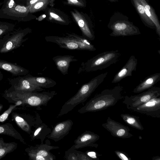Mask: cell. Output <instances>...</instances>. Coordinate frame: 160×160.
Instances as JSON below:
<instances>
[{"label": "cell", "mask_w": 160, "mask_h": 160, "mask_svg": "<svg viewBox=\"0 0 160 160\" xmlns=\"http://www.w3.org/2000/svg\"><path fill=\"white\" fill-rule=\"evenodd\" d=\"M14 117L17 125L23 130L30 134L31 132L30 128L26 120L18 115H14Z\"/></svg>", "instance_id": "obj_29"}, {"label": "cell", "mask_w": 160, "mask_h": 160, "mask_svg": "<svg viewBox=\"0 0 160 160\" xmlns=\"http://www.w3.org/2000/svg\"><path fill=\"white\" fill-rule=\"evenodd\" d=\"M57 94L55 91L42 92L15 90L10 89L6 90L5 98L9 102L15 103L20 101L21 105L27 104L32 106H46L48 102Z\"/></svg>", "instance_id": "obj_2"}, {"label": "cell", "mask_w": 160, "mask_h": 160, "mask_svg": "<svg viewBox=\"0 0 160 160\" xmlns=\"http://www.w3.org/2000/svg\"><path fill=\"white\" fill-rule=\"evenodd\" d=\"M138 64V59L133 55H131L123 67L115 74L112 83H116L124 78L131 76L132 73L135 71Z\"/></svg>", "instance_id": "obj_14"}, {"label": "cell", "mask_w": 160, "mask_h": 160, "mask_svg": "<svg viewBox=\"0 0 160 160\" xmlns=\"http://www.w3.org/2000/svg\"><path fill=\"white\" fill-rule=\"evenodd\" d=\"M52 60L57 69L64 75L68 73L70 63L78 60L74 56L70 55L56 56L52 58Z\"/></svg>", "instance_id": "obj_18"}, {"label": "cell", "mask_w": 160, "mask_h": 160, "mask_svg": "<svg viewBox=\"0 0 160 160\" xmlns=\"http://www.w3.org/2000/svg\"><path fill=\"white\" fill-rule=\"evenodd\" d=\"M115 153L118 157L122 160H131V158L125 152L123 151L116 150Z\"/></svg>", "instance_id": "obj_31"}, {"label": "cell", "mask_w": 160, "mask_h": 160, "mask_svg": "<svg viewBox=\"0 0 160 160\" xmlns=\"http://www.w3.org/2000/svg\"><path fill=\"white\" fill-rule=\"evenodd\" d=\"M50 0V5H52V4H53V0Z\"/></svg>", "instance_id": "obj_43"}, {"label": "cell", "mask_w": 160, "mask_h": 160, "mask_svg": "<svg viewBox=\"0 0 160 160\" xmlns=\"http://www.w3.org/2000/svg\"><path fill=\"white\" fill-rule=\"evenodd\" d=\"M108 73L106 72L101 73L83 84L76 93L63 105L57 117L68 113L78 105L85 102L103 82Z\"/></svg>", "instance_id": "obj_3"}, {"label": "cell", "mask_w": 160, "mask_h": 160, "mask_svg": "<svg viewBox=\"0 0 160 160\" xmlns=\"http://www.w3.org/2000/svg\"><path fill=\"white\" fill-rule=\"evenodd\" d=\"M25 77L32 84L41 88H52L57 84L55 81L48 77H34L30 75L27 76Z\"/></svg>", "instance_id": "obj_21"}, {"label": "cell", "mask_w": 160, "mask_h": 160, "mask_svg": "<svg viewBox=\"0 0 160 160\" xmlns=\"http://www.w3.org/2000/svg\"><path fill=\"white\" fill-rule=\"evenodd\" d=\"M102 126L114 137L126 139L133 136L128 127L112 119L110 117L107 118L106 122L102 123Z\"/></svg>", "instance_id": "obj_7"}, {"label": "cell", "mask_w": 160, "mask_h": 160, "mask_svg": "<svg viewBox=\"0 0 160 160\" xmlns=\"http://www.w3.org/2000/svg\"><path fill=\"white\" fill-rule=\"evenodd\" d=\"M142 92L137 95L124 97L122 103L127 109L131 110L152 99L160 96V88L153 86Z\"/></svg>", "instance_id": "obj_6"}, {"label": "cell", "mask_w": 160, "mask_h": 160, "mask_svg": "<svg viewBox=\"0 0 160 160\" xmlns=\"http://www.w3.org/2000/svg\"><path fill=\"white\" fill-rule=\"evenodd\" d=\"M109 27L112 31L110 34L111 36H127L141 34L138 27L128 21H116Z\"/></svg>", "instance_id": "obj_8"}, {"label": "cell", "mask_w": 160, "mask_h": 160, "mask_svg": "<svg viewBox=\"0 0 160 160\" xmlns=\"http://www.w3.org/2000/svg\"><path fill=\"white\" fill-rule=\"evenodd\" d=\"M39 0H27V6L29 8Z\"/></svg>", "instance_id": "obj_37"}, {"label": "cell", "mask_w": 160, "mask_h": 160, "mask_svg": "<svg viewBox=\"0 0 160 160\" xmlns=\"http://www.w3.org/2000/svg\"><path fill=\"white\" fill-rule=\"evenodd\" d=\"M18 145L16 142H6L2 138H0V160L16 149Z\"/></svg>", "instance_id": "obj_25"}, {"label": "cell", "mask_w": 160, "mask_h": 160, "mask_svg": "<svg viewBox=\"0 0 160 160\" xmlns=\"http://www.w3.org/2000/svg\"><path fill=\"white\" fill-rule=\"evenodd\" d=\"M160 80V73H156L146 77L136 88L133 92L135 93L141 92L153 87Z\"/></svg>", "instance_id": "obj_19"}, {"label": "cell", "mask_w": 160, "mask_h": 160, "mask_svg": "<svg viewBox=\"0 0 160 160\" xmlns=\"http://www.w3.org/2000/svg\"><path fill=\"white\" fill-rule=\"evenodd\" d=\"M131 111L153 118H160V97L154 98Z\"/></svg>", "instance_id": "obj_9"}, {"label": "cell", "mask_w": 160, "mask_h": 160, "mask_svg": "<svg viewBox=\"0 0 160 160\" xmlns=\"http://www.w3.org/2000/svg\"><path fill=\"white\" fill-rule=\"evenodd\" d=\"M28 32L29 31L26 29L12 33L4 43L0 53L8 52L19 47L25 41L24 38Z\"/></svg>", "instance_id": "obj_10"}, {"label": "cell", "mask_w": 160, "mask_h": 160, "mask_svg": "<svg viewBox=\"0 0 160 160\" xmlns=\"http://www.w3.org/2000/svg\"><path fill=\"white\" fill-rule=\"evenodd\" d=\"M139 0L144 7L146 15L154 24L157 33L160 37V24L154 11L145 0Z\"/></svg>", "instance_id": "obj_23"}, {"label": "cell", "mask_w": 160, "mask_h": 160, "mask_svg": "<svg viewBox=\"0 0 160 160\" xmlns=\"http://www.w3.org/2000/svg\"><path fill=\"white\" fill-rule=\"evenodd\" d=\"M72 14L80 28L83 37L90 41L93 40L95 38L93 32L84 17L76 10L72 12Z\"/></svg>", "instance_id": "obj_17"}, {"label": "cell", "mask_w": 160, "mask_h": 160, "mask_svg": "<svg viewBox=\"0 0 160 160\" xmlns=\"http://www.w3.org/2000/svg\"><path fill=\"white\" fill-rule=\"evenodd\" d=\"M50 3L49 0H39L29 8L30 13H34L45 8Z\"/></svg>", "instance_id": "obj_28"}, {"label": "cell", "mask_w": 160, "mask_h": 160, "mask_svg": "<svg viewBox=\"0 0 160 160\" xmlns=\"http://www.w3.org/2000/svg\"><path fill=\"white\" fill-rule=\"evenodd\" d=\"M73 123L72 121L69 119L58 123L53 128L48 138L56 142L60 140L69 133Z\"/></svg>", "instance_id": "obj_13"}, {"label": "cell", "mask_w": 160, "mask_h": 160, "mask_svg": "<svg viewBox=\"0 0 160 160\" xmlns=\"http://www.w3.org/2000/svg\"><path fill=\"white\" fill-rule=\"evenodd\" d=\"M59 148L58 147L53 146L47 144L37 145L35 147L31 146L25 149L28 156L34 155L40 156L46 158L47 160H53L56 159L55 156L49 152L51 150Z\"/></svg>", "instance_id": "obj_16"}, {"label": "cell", "mask_w": 160, "mask_h": 160, "mask_svg": "<svg viewBox=\"0 0 160 160\" xmlns=\"http://www.w3.org/2000/svg\"><path fill=\"white\" fill-rule=\"evenodd\" d=\"M99 138L98 135L90 131H86L75 140V144L73 146L75 149L88 147L97 148L98 145L96 142Z\"/></svg>", "instance_id": "obj_12"}, {"label": "cell", "mask_w": 160, "mask_h": 160, "mask_svg": "<svg viewBox=\"0 0 160 160\" xmlns=\"http://www.w3.org/2000/svg\"><path fill=\"white\" fill-rule=\"evenodd\" d=\"M22 104L21 101H18L15 103L14 104L10 105L8 108L0 115V122H3L6 120L12 111L18 106L21 105Z\"/></svg>", "instance_id": "obj_30"}, {"label": "cell", "mask_w": 160, "mask_h": 160, "mask_svg": "<svg viewBox=\"0 0 160 160\" xmlns=\"http://www.w3.org/2000/svg\"><path fill=\"white\" fill-rule=\"evenodd\" d=\"M46 16L45 15H43L42 16H40L38 18V20L39 21L42 20L44 18L46 17Z\"/></svg>", "instance_id": "obj_39"}, {"label": "cell", "mask_w": 160, "mask_h": 160, "mask_svg": "<svg viewBox=\"0 0 160 160\" xmlns=\"http://www.w3.org/2000/svg\"><path fill=\"white\" fill-rule=\"evenodd\" d=\"M9 82L11 85V87L9 89L13 90L31 92L43 90L42 88L31 83L25 77H18L11 79Z\"/></svg>", "instance_id": "obj_15"}, {"label": "cell", "mask_w": 160, "mask_h": 160, "mask_svg": "<svg viewBox=\"0 0 160 160\" xmlns=\"http://www.w3.org/2000/svg\"><path fill=\"white\" fill-rule=\"evenodd\" d=\"M45 38L47 42L55 43L60 47L67 49L90 51L96 50L90 41L74 33H68L65 37L46 36Z\"/></svg>", "instance_id": "obj_5"}, {"label": "cell", "mask_w": 160, "mask_h": 160, "mask_svg": "<svg viewBox=\"0 0 160 160\" xmlns=\"http://www.w3.org/2000/svg\"><path fill=\"white\" fill-rule=\"evenodd\" d=\"M120 115L123 120L128 125L138 130H144L139 117L127 113H122Z\"/></svg>", "instance_id": "obj_24"}, {"label": "cell", "mask_w": 160, "mask_h": 160, "mask_svg": "<svg viewBox=\"0 0 160 160\" xmlns=\"http://www.w3.org/2000/svg\"><path fill=\"white\" fill-rule=\"evenodd\" d=\"M123 88L118 85L111 89H107L96 94L78 112L80 113L95 112L103 110L115 106L124 98L122 95Z\"/></svg>", "instance_id": "obj_1"}, {"label": "cell", "mask_w": 160, "mask_h": 160, "mask_svg": "<svg viewBox=\"0 0 160 160\" xmlns=\"http://www.w3.org/2000/svg\"><path fill=\"white\" fill-rule=\"evenodd\" d=\"M68 3L70 4L78 6H83L82 2L78 0H67Z\"/></svg>", "instance_id": "obj_36"}, {"label": "cell", "mask_w": 160, "mask_h": 160, "mask_svg": "<svg viewBox=\"0 0 160 160\" xmlns=\"http://www.w3.org/2000/svg\"><path fill=\"white\" fill-rule=\"evenodd\" d=\"M134 6L141 18L148 27L155 28L154 24L146 14L144 7L139 0H132Z\"/></svg>", "instance_id": "obj_26"}, {"label": "cell", "mask_w": 160, "mask_h": 160, "mask_svg": "<svg viewBox=\"0 0 160 160\" xmlns=\"http://www.w3.org/2000/svg\"><path fill=\"white\" fill-rule=\"evenodd\" d=\"M49 16L50 19H53L58 22H65L60 17L54 12H49Z\"/></svg>", "instance_id": "obj_34"}, {"label": "cell", "mask_w": 160, "mask_h": 160, "mask_svg": "<svg viewBox=\"0 0 160 160\" xmlns=\"http://www.w3.org/2000/svg\"><path fill=\"white\" fill-rule=\"evenodd\" d=\"M14 27V25L11 23L0 22V40L10 35Z\"/></svg>", "instance_id": "obj_27"}, {"label": "cell", "mask_w": 160, "mask_h": 160, "mask_svg": "<svg viewBox=\"0 0 160 160\" xmlns=\"http://www.w3.org/2000/svg\"><path fill=\"white\" fill-rule=\"evenodd\" d=\"M10 36V35L5 38L0 40V50L2 47L4 43Z\"/></svg>", "instance_id": "obj_38"}, {"label": "cell", "mask_w": 160, "mask_h": 160, "mask_svg": "<svg viewBox=\"0 0 160 160\" xmlns=\"http://www.w3.org/2000/svg\"><path fill=\"white\" fill-rule=\"evenodd\" d=\"M29 12V8L27 6L16 4L10 8H1L0 9V18L23 21Z\"/></svg>", "instance_id": "obj_11"}, {"label": "cell", "mask_w": 160, "mask_h": 160, "mask_svg": "<svg viewBox=\"0 0 160 160\" xmlns=\"http://www.w3.org/2000/svg\"><path fill=\"white\" fill-rule=\"evenodd\" d=\"M3 78V75L1 73V72H0V81Z\"/></svg>", "instance_id": "obj_41"}, {"label": "cell", "mask_w": 160, "mask_h": 160, "mask_svg": "<svg viewBox=\"0 0 160 160\" xmlns=\"http://www.w3.org/2000/svg\"><path fill=\"white\" fill-rule=\"evenodd\" d=\"M152 160H160V157L158 156H155L152 158Z\"/></svg>", "instance_id": "obj_40"}, {"label": "cell", "mask_w": 160, "mask_h": 160, "mask_svg": "<svg viewBox=\"0 0 160 160\" xmlns=\"http://www.w3.org/2000/svg\"></svg>", "instance_id": "obj_44"}, {"label": "cell", "mask_w": 160, "mask_h": 160, "mask_svg": "<svg viewBox=\"0 0 160 160\" xmlns=\"http://www.w3.org/2000/svg\"><path fill=\"white\" fill-rule=\"evenodd\" d=\"M121 55L118 50L106 51L99 53L86 62H82L79 68L78 73L105 69L118 62Z\"/></svg>", "instance_id": "obj_4"}, {"label": "cell", "mask_w": 160, "mask_h": 160, "mask_svg": "<svg viewBox=\"0 0 160 160\" xmlns=\"http://www.w3.org/2000/svg\"><path fill=\"white\" fill-rule=\"evenodd\" d=\"M3 108V105L0 104V111L2 110Z\"/></svg>", "instance_id": "obj_42"}, {"label": "cell", "mask_w": 160, "mask_h": 160, "mask_svg": "<svg viewBox=\"0 0 160 160\" xmlns=\"http://www.w3.org/2000/svg\"><path fill=\"white\" fill-rule=\"evenodd\" d=\"M0 134L11 136L19 140L24 144L25 143V140L21 134L10 123L0 125Z\"/></svg>", "instance_id": "obj_22"}, {"label": "cell", "mask_w": 160, "mask_h": 160, "mask_svg": "<svg viewBox=\"0 0 160 160\" xmlns=\"http://www.w3.org/2000/svg\"><path fill=\"white\" fill-rule=\"evenodd\" d=\"M0 68L9 72L14 76L26 75L29 72L27 69L21 66L1 60H0Z\"/></svg>", "instance_id": "obj_20"}, {"label": "cell", "mask_w": 160, "mask_h": 160, "mask_svg": "<svg viewBox=\"0 0 160 160\" xmlns=\"http://www.w3.org/2000/svg\"><path fill=\"white\" fill-rule=\"evenodd\" d=\"M77 155L79 160H92V159L88 156L85 152L77 151Z\"/></svg>", "instance_id": "obj_32"}, {"label": "cell", "mask_w": 160, "mask_h": 160, "mask_svg": "<svg viewBox=\"0 0 160 160\" xmlns=\"http://www.w3.org/2000/svg\"><path fill=\"white\" fill-rule=\"evenodd\" d=\"M85 153L88 156L92 159L99 160L98 156L100 155L97 154L95 152L93 151L88 152H86Z\"/></svg>", "instance_id": "obj_35"}, {"label": "cell", "mask_w": 160, "mask_h": 160, "mask_svg": "<svg viewBox=\"0 0 160 160\" xmlns=\"http://www.w3.org/2000/svg\"><path fill=\"white\" fill-rule=\"evenodd\" d=\"M77 151H76L75 152H69V154L67 153H65V156L66 157V159L68 160H78V158L77 155Z\"/></svg>", "instance_id": "obj_33"}]
</instances>
